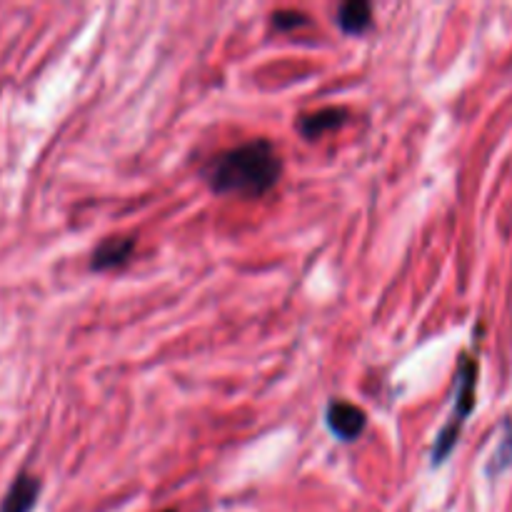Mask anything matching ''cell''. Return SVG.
Masks as SVG:
<instances>
[{
    "instance_id": "4",
    "label": "cell",
    "mask_w": 512,
    "mask_h": 512,
    "mask_svg": "<svg viewBox=\"0 0 512 512\" xmlns=\"http://www.w3.org/2000/svg\"><path fill=\"white\" fill-rule=\"evenodd\" d=\"M135 253V240L128 235H120V238H108L103 243L95 245V250L90 253V270L93 273H108V270H118L133 258Z\"/></svg>"
},
{
    "instance_id": "9",
    "label": "cell",
    "mask_w": 512,
    "mask_h": 512,
    "mask_svg": "<svg viewBox=\"0 0 512 512\" xmlns=\"http://www.w3.org/2000/svg\"><path fill=\"white\" fill-rule=\"evenodd\" d=\"M310 18L300 10H275L273 13V25L283 33H290V30H298L303 25H308Z\"/></svg>"
},
{
    "instance_id": "1",
    "label": "cell",
    "mask_w": 512,
    "mask_h": 512,
    "mask_svg": "<svg viewBox=\"0 0 512 512\" xmlns=\"http://www.w3.org/2000/svg\"><path fill=\"white\" fill-rule=\"evenodd\" d=\"M283 175V158L265 138L248 140L243 145L213 155L203 168V180L215 195L238 198H263Z\"/></svg>"
},
{
    "instance_id": "3",
    "label": "cell",
    "mask_w": 512,
    "mask_h": 512,
    "mask_svg": "<svg viewBox=\"0 0 512 512\" xmlns=\"http://www.w3.org/2000/svg\"><path fill=\"white\" fill-rule=\"evenodd\" d=\"M325 425L330 433L343 443H355L368 428V415L360 405L348 403L343 398H333L325 408Z\"/></svg>"
},
{
    "instance_id": "7",
    "label": "cell",
    "mask_w": 512,
    "mask_h": 512,
    "mask_svg": "<svg viewBox=\"0 0 512 512\" xmlns=\"http://www.w3.org/2000/svg\"><path fill=\"white\" fill-rule=\"evenodd\" d=\"M335 25L345 35H365L373 28V5L365 3V0H348L338 8Z\"/></svg>"
},
{
    "instance_id": "8",
    "label": "cell",
    "mask_w": 512,
    "mask_h": 512,
    "mask_svg": "<svg viewBox=\"0 0 512 512\" xmlns=\"http://www.w3.org/2000/svg\"><path fill=\"white\" fill-rule=\"evenodd\" d=\"M510 465H512V420H505L503 440H500L498 450H495L493 460H490L488 475L490 478H495V475H500L503 470H508Z\"/></svg>"
},
{
    "instance_id": "5",
    "label": "cell",
    "mask_w": 512,
    "mask_h": 512,
    "mask_svg": "<svg viewBox=\"0 0 512 512\" xmlns=\"http://www.w3.org/2000/svg\"><path fill=\"white\" fill-rule=\"evenodd\" d=\"M40 490H43L40 478L30 473H20L8 488V493H5L0 512H33L35 505H38Z\"/></svg>"
},
{
    "instance_id": "10",
    "label": "cell",
    "mask_w": 512,
    "mask_h": 512,
    "mask_svg": "<svg viewBox=\"0 0 512 512\" xmlns=\"http://www.w3.org/2000/svg\"><path fill=\"white\" fill-rule=\"evenodd\" d=\"M163 512H178V510H163Z\"/></svg>"
},
{
    "instance_id": "6",
    "label": "cell",
    "mask_w": 512,
    "mask_h": 512,
    "mask_svg": "<svg viewBox=\"0 0 512 512\" xmlns=\"http://www.w3.org/2000/svg\"><path fill=\"white\" fill-rule=\"evenodd\" d=\"M345 120H348V110L345 108H323L315 110V113L300 115L295 128L300 130V135L308 140L323 138L325 133H333V130L343 128Z\"/></svg>"
},
{
    "instance_id": "2",
    "label": "cell",
    "mask_w": 512,
    "mask_h": 512,
    "mask_svg": "<svg viewBox=\"0 0 512 512\" xmlns=\"http://www.w3.org/2000/svg\"><path fill=\"white\" fill-rule=\"evenodd\" d=\"M475 390H478V360L473 355L463 353L460 355L458 370H455L453 410H450L448 420L440 428V433L435 435L433 450H430V463H433V468H440L453 455V450L458 448V440L463 435L465 423H468V418L475 410Z\"/></svg>"
}]
</instances>
